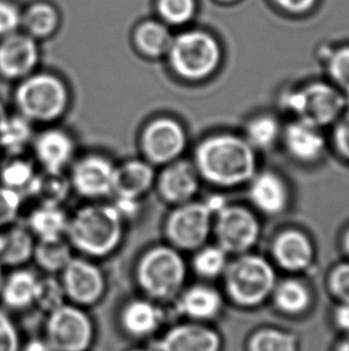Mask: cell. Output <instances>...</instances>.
<instances>
[{
  "label": "cell",
  "mask_w": 349,
  "mask_h": 351,
  "mask_svg": "<svg viewBox=\"0 0 349 351\" xmlns=\"http://www.w3.org/2000/svg\"><path fill=\"white\" fill-rule=\"evenodd\" d=\"M5 275L4 271H3V265L0 264V290H1V287H3V283H4Z\"/></svg>",
  "instance_id": "52"
},
{
  "label": "cell",
  "mask_w": 349,
  "mask_h": 351,
  "mask_svg": "<svg viewBox=\"0 0 349 351\" xmlns=\"http://www.w3.org/2000/svg\"><path fill=\"white\" fill-rule=\"evenodd\" d=\"M94 338V323L79 306L65 304L48 313L46 342L53 350L88 351Z\"/></svg>",
  "instance_id": "10"
},
{
  "label": "cell",
  "mask_w": 349,
  "mask_h": 351,
  "mask_svg": "<svg viewBox=\"0 0 349 351\" xmlns=\"http://www.w3.org/2000/svg\"><path fill=\"white\" fill-rule=\"evenodd\" d=\"M270 251L274 266L289 274L307 272L316 258V250L311 239L297 229H286L276 234Z\"/></svg>",
  "instance_id": "14"
},
{
  "label": "cell",
  "mask_w": 349,
  "mask_h": 351,
  "mask_svg": "<svg viewBox=\"0 0 349 351\" xmlns=\"http://www.w3.org/2000/svg\"><path fill=\"white\" fill-rule=\"evenodd\" d=\"M35 241L28 228L12 226L1 233L0 264L3 266L23 265L33 258Z\"/></svg>",
  "instance_id": "27"
},
{
  "label": "cell",
  "mask_w": 349,
  "mask_h": 351,
  "mask_svg": "<svg viewBox=\"0 0 349 351\" xmlns=\"http://www.w3.org/2000/svg\"><path fill=\"white\" fill-rule=\"evenodd\" d=\"M123 224L113 205H86L68 219L67 241L86 256H107L122 241Z\"/></svg>",
  "instance_id": "2"
},
{
  "label": "cell",
  "mask_w": 349,
  "mask_h": 351,
  "mask_svg": "<svg viewBox=\"0 0 349 351\" xmlns=\"http://www.w3.org/2000/svg\"><path fill=\"white\" fill-rule=\"evenodd\" d=\"M33 258L47 274L62 272L71 261L72 246L65 237L35 242Z\"/></svg>",
  "instance_id": "31"
},
{
  "label": "cell",
  "mask_w": 349,
  "mask_h": 351,
  "mask_svg": "<svg viewBox=\"0 0 349 351\" xmlns=\"http://www.w3.org/2000/svg\"><path fill=\"white\" fill-rule=\"evenodd\" d=\"M172 40L169 29L155 21L142 23L135 33V43L139 51L150 58L168 56Z\"/></svg>",
  "instance_id": "33"
},
{
  "label": "cell",
  "mask_w": 349,
  "mask_h": 351,
  "mask_svg": "<svg viewBox=\"0 0 349 351\" xmlns=\"http://www.w3.org/2000/svg\"><path fill=\"white\" fill-rule=\"evenodd\" d=\"M195 0H158V11L166 23L181 25L193 19Z\"/></svg>",
  "instance_id": "39"
},
{
  "label": "cell",
  "mask_w": 349,
  "mask_h": 351,
  "mask_svg": "<svg viewBox=\"0 0 349 351\" xmlns=\"http://www.w3.org/2000/svg\"><path fill=\"white\" fill-rule=\"evenodd\" d=\"M22 24V14L19 10L9 1L0 0V36L16 33Z\"/></svg>",
  "instance_id": "44"
},
{
  "label": "cell",
  "mask_w": 349,
  "mask_h": 351,
  "mask_svg": "<svg viewBox=\"0 0 349 351\" xmlns=\"http://www.w3.org/2000/svg\"><path fill=\"white\" fill-rule=\"evenodd\" d=\"M174 75L188 82H203L222 64V48L211 34L190 30L174 38L168 52Z\"/></svg>",
  "instance_id": "7"
},
{
  "label": "cell",
  "mask_w": 349,
  "mask_h": 351,
  "mask_svg": "<svg viewBox=\"0 0 349 351\" xmlns=\"http://www.w3.org/2000/svg\"><path fill=\"white\" fill-rule=\"evenodd\" d=\"M60 280L66 299L79 307L97 304L105 291L102 270L83 258H72L62 271Z\"/></svg>",
  "instance_id": "12"
},
{
  "label": "cell",
  "mask_w": 349,
  "mask_h": 351,
  "mask_svg": "<svg viewBox=\"0 0 349 351\" xmlns=\"http://www.w3.org/2000/svg\"><path fill=\"white\" fill-rule=\"evenodd\" d=\"M283 110L292 119L324 128L333 126L348 107V100L337 88L326 82H312L281 96Z\"/></svg>",
  "instance_id": "5"
},
{
  "label": "cell",
  "mask_w": 349,
  "mask_h": 351,
  "mask_svg": "<svg viewBox=\"0 0 349 351\" xmlns=\"http://www.w3.org/2000/svg\"><path fill=\"white\" fill-rule=\"evenodd\" d=\"M23 195L0 185V228L14 223L18 217Z\"/></svg>",
  "instance_id": "41"
},
{
  "label": "cell",
  "mask_w": 349,
  "mask_h": 351,
  "mask_svg": "<svg viewBox=\"0 0 349 351\" xmlns=\"http://www.w3.org/2000/svg\"><path fill=\"white\" fill-rule=\"evenodd\" d=\"M331 83L346 96L349 104V47H342L331 53L326 62Z\"/></svg>",
  "instance_id": "38"
},
{
  "label": "cell",
  "mask_w": 349,
  "mask_h": 351,
  "mask_svg": "<svg viewBox=\"0 0 349 351\" xmlns=\"http://www.w3.org/2000/svg\"><path fill=\"white\" fill-rule=\"evenodd\" d=\"M222 1H225V3H231V1H235V0H222Z\"/></svg>",
  "instance_id": "54"
},
{
  "label": "cell",
  "mask_w": 349,
  "mask_h": 351,
  "mask_svg": "<svg viewBox=\"0 0 349 351\" xmlns=\"http://www.w3.org/2000/svg\"><path fill=\"white\" fill-rule=\"evenodd\" d=\"M341 245H342V250L346 253V256L349 258V227L346 229L345 233L342 235V240H341Z\"/></svg>",
  "instance_id": "49"
},
{
  "label": "cell",
  "mask_w": 349,
  "mask_h": 351,
  "mask_svg": "<svg viewBox=\"0 0 349 351\" xmlns=\"http://www.w3.org/2000/svg\"><path fill=\"white\" fill-rule=\"evenodd\" d=\"M334 323L341 331L349 335V302H339L336 306Z\"/></svg>",
  "instance_id": "47"
},
{
  "label": "cell",
  "mask_w": 349,
  "mask_h": 351,
  "mask_svg": "<svg viewBox=\"0 0 349 351\" xmlns=\"http://www.w3.org/2000/svg\"><path fill=\"white\" fill-rule=\"evenodd\" d=\"M222 278L227 298L244 308L263 304L278 282L273 263L253 252L230 259Z\"/></svg>",
  "instance_id": "3"
},
{
  "label": "cell",
  "mask_w": 349,
  "mask_h": 351,
  "mask_svg": "<svg viewBox=\"0 0 349 351\" xmlns=\"http://www.w3.org/2000/svg\"><path fill=\"white\" fill-rule=\"evenodd\" d=\"M164 314L152 300L135 299L123 306L120 322L123 331L134 338H146L157 332Z\"/></svg>",
  "instance_id": "23"
},
{
  "label": "cell",
  "mask_w": 349,
  "mask_h": 351,
  "mask_svg": "<svg viewBox=\"0 0 349 351\" xmlns=\"http://www.w3.org/2000/svg\"><path fill=\"white\" fill-rule=\"evenodd\" d=\"M249 351H298L297 337L280 328H261L251 336Z\"/></svg>",
  "instance_id": "36"
},
{
  "label": "cell",
  "mask_w": 349,
  "mask_h": 351,
  "mask_svg": "<svg viewBox=\"0 0 349 351\" xmlns=\"http://www.w3.org/2000/svg\"><path fill=\"white\" fill-rule=\"evenodd\" d=\"M331 128V144L336 154L349 163V104L344 114L337 119Z\"/></svg>",
  "instance_id": "42"
},
{
  "label": "cell",
  "mask_w": 349,
  "mask_h": 351,
  "mask_svg": "<svg viewBox=\"0 0 349 351\" xmlns=\"http://www.w3.org/2000/svg\"><path fill=\"white\" fill-rule=\"evenodd\" d=\"M115 198L116 199L113 206L123 221L133 219L138 214L139 199H131V198H122V197H115Z\"/></svg>",
  "instance_id": "45"
},
{
  "label": "cell",
  "mask_w": 349,
  "mask_h": 351,
  "mask_svg": "<svg viewBox=\"0 0 349 351\" xmlns=\"http://www.w3.org/2000/svg\"><path fill=\"white\" fill-rule=\"evenodd\" d=\"M33 123L23 115H9L0 128V147L10 156H21L33 144Z\"/></svg>",
  "instance_id": "30"
},
{
  "label": "cell",
  "mask_w": 349,
  "mask_h": 351,
  "mask_svg": "<svg viewBox=\"0 0 349 351\" xmlns=\"http://www.w3.org/2000/svg\"><path fill=\"white\" fill-rule=\"evenodd\" d=\"M38 62V43L28 34H11L0 41V75L6 80L22 81Z\"/></svg>",
  "instance_id": "18"
},
{
  "label": "cell",
  "mask_w": 349,
  "mask_h": 351,
  "mask_svg": "<svg viewBox=\"0 0 349 351\" xmlns=\"http://www.w3.org/2000/svg\"><path fill=\"white\" fill-rule=\"evenodd\" d=\"M229 263L230 256L222 247L218 246L217 243H206L194 252L192 269L194 274L203 280H218L222 278Z\"/></svg>",
  "instance_id": "32"
},
{
  "label": "cell",
  "mask_w": 349,
  "mask_h": 351,
  "mask_svg": "<svg viewBox=\"0 0 349 351\" xmlns=\"http://www.w3.org/2000/svg\"><path fill=\"white\" fill-rule=\"evenodd\" d=\"M222 337L203 323L188 322L174 325L161 335L155 351H220Z\"/></svg>",
  "instance_id": "19"
},
{
  "label": "cell",
  "mask_w": 349,
  "mask_h": 351,
  "mask_svg": "<svg viewBox=\"0 0 349 351\" xmlns=\"http://www.w3.org/2000/svg\"><path fill=\"white\" fill-rule=\"evenodd\" d=\"M187 133L179 120L169 117L152 119L142 128L140 149L152 166H166L177 161L187 149Z\"/></svg>",
  "instance_id": "11"
},
{
  "label": "cell",
  "mask_w": 349,
  "mask_h": 351,
  "mask_svg": "<svg viewBox=\"0 0 349 351\" xmlns=\"http://www.w3.org/2000/svg\"><path fill=\"white\" fill-rule=\"evenodd\" d=\"M36 171L31 162L22 157L11 156L0 168V185L16 191L21 195H27L33 184Z\"/></svg>",
  "instance_id": "35"
},
{
  "label": "cell",
  "mask_w": 349,
  "mask_h": 351,
  "mask_svg": "<svg viewBox=\"0 0 349 351\" xmlns=\"http://www.w3.org/2000/svg\"><path fill=\"white\" fill-rule=\"evenodd\" d=\"M213 219L214 211L207 200L177 205L166 219V239L179 251L195 252L212 235Z\"/></svg>",
  "instance_id": "9"
},
{
  "label": "cell",
  "mask_w": 349,
  "mask_h": 351,
  "mask_svg": "<svg viewBox=\"0 0 349 351\" xmlns=\"http://www.w3.org/2000/svg\"><path fill=\"white\" fill-rule=\"evenodd\" d=\"M18 328L9 314L0 311V351H21Z\"/></svg>",
  "instance_id": "43"
},
{
  "label": "cell",
  "mask_w": 349,
  "mask_h": 351,
  "mask_svg": "<svg viewBox=\"0 0 349 351\" xmlns=\"http://www.w3.org/2000/svg\"><path fill=\"white\" fill-rule=\"evenodd\" d=\"M70 179L64 171H43L36 173L27 195L38 202V205L62 206L71 191Z\"/></svg>",
  "instance_id": "26"
},
{
  "label": "cell",
  "mask_w": 349,
  "mask_h": 351,
  "mask_svg": "<svg viewBox=\"0 0 349 351\" xmlns=\"http://www.w3.org/2000/svg\"><path fill=\"white\" fill-rule=\"evenodd\" d=\"M200 182L201 178L193 161L179 158L164 166L155 184L161 199L177 206L194 200L200 190Z\"/></svg>",
  "instance_id": "16"
},
{
  "label": "cell",
  "mask_w": 349,
  "mask_h": 351,
  "mask_svg": "<svg viewBox=\"0 0 349 351\" xmlns=\"http://www.w3.org/2000/svg\"><path fill=\"white\" fill-rule=\"evenodd\" d=\"M33 149L43 171H64L71 163L76 144L73 138L60 128H48L34 137Z\"/></svg>",
  "instance_id": "21"
},
{
  "label": "cell",
  "mask_w": 349,
  "mask_h": 351,
  "mask_svg": "<svg viewBox=\"0 0 349 351\" xmlns=\"http://www.w3.org/2000/svg\"><path fill=\"white\" fill-rule=\"evenodd\" d=\"M68 219L62 206L38 205L29 215L28 229L38 240L65 237Z\"/></svg>",
  "instance_id": "28"
},
{
  "label": "cell",
  "mask_w": 349,
  "mask_h": 351,
  "mask_svg": "<svg viewBox=\"0 0 349 351\" xmlns=\"http://www.w3.org/2000/svg\"><path fill=\"white\" fill-rule=\"evenodd\" d=\"M66 300L62 280H57L54 276H44L42 278H38L35 298V304L38 306V308L51 313L54 309L65 304Z\"/></svg>",
  "instance_id": "37"
},
{
  "label": "cell",
  "mask_w": 349,
  "mask_h": 351,
  "mask_svg": "<svg viewBox=\"0 0 349 351\" xmlns=\"http://www.w3.org/2000/svg\"><path fill=\"white\" fill-rule=\"evenodd\" d=\"M335 351H349V335H346V337L337 344Z\"/></svg>",
  "instance_id": "50"
},
{
  "label": "cell",
  "mask_w": 349,
  "mask_h": 351,
  "mask_svg": "<svg viewBox=\"0 0 349 351\" xmlns=\"http://www.w3.org/2000/svg\"><path fill=\"white\" fill-rule=\"evenodd\" d=\"M283 128V123L275 115L260 113L246 121L243 137L256 152H267L280 143Z\"/></svg>",
  "instance_id": "29"
},
{
  "label": "cell",
  "mask_w": 349,
  "mask_h": 351,
  "mask_svg": "<svg viewBox=\"0 0 349 351\" xmlns=\"http://www.w3.org/2000/svg\"><path fill=\"white\" fill-rule=\"evenodd\" d=\"M19 114L31 123H52L65 114L70 94L66 84L51 73L29 75L14 93Z\"/></svg>",
  "instance_id": "6"
},
{
  "label": "cell",
  "mask_w": 349,
  "mask_h": 351,
  "mask_svg": "<svg viewBox=\"0 0 349 351\" xmlns=\"http://www.w3.org/2000/svg\"><path fill=\"white\" fill-rule=\"evenodd\" d=\"M131 351H155L151 350V349H133V350Z\"/></svg>",
  "instance_id": "53"
},
{
  "label": "cell",
  "mask_w": 349,
  "mask_h": 351,
  "mask_svg": "<svg viewBox=\"0 0 349 351\" xmlns=\"http://www.w3.org/2000/svg\"><path fill=\"white\" fill-rule=\"evenodd\" d=\"M246 186L251 205L260 214L280 216L289 206V187L275 171H259Z\"/></svg>",
  "instance_id": "17"
},
{
  "label": "cell",
  "mask_w": 349,
  "mask_h": 351,
  "mask_svg": "<svg viewBox=\"0 0 349 351\" xmlns=\"http://www.w3.org/2000/svg\"><path fill=\"white\" fill-rule=\"evenodd\" d=\"M174 301L176 312L189 322L196 323H206L217 318L224 307L222 293L206 283L182 290Z\"/></svg>",
  "instance_id": "20"
},
{
  "label": "cell",
  "mask_w": 349,
  "mask_h": 351,
  "mask_svg": "<svg viewBox=\"0 0 349 351\" xmlns=\"http://www.w3.org/2000/svg\"><path fill=\"white\" fill-rule=\"evenodd\" d=\"M275 308L288 315L305 313L311 306V290L307 283L296 277L278 280L270 296Z\"/></svg>",
  "instance_id": "25"
},
{
  "label": "cell",
  "mask_w": 349,
  "mask_h": 351,
  "mask_svg": "<svg viewBox=\"0 0 349 351\" xmlns=\"http://www.w3.org/2000/svg\"><path fill=\"white\" fill-rule=\"evenodd\" d=\"M212 235L229 256L244 254L251 252L260 240V219L254 210L225 203L214 214Z\"/></svg>",
  "instance_id": "8"
},
{
  "label": "cell",
  "mask_w": 349,
  "mask_h": 351,
  "mask_svg": "<svg viewBox=\"0 0 349 351\" xmlns=\"http://www.w3.org/2000/svg\"><path fill=\"white\" fill-rule=\"evenodd\" d=\"M9 114H8V112H6V108H5V106L0 102V128H1V125L4 123L5 120L8 119Z\"/></svg>",
  "instance_id": "51"
},
{
  "label": "cell",
  "mask_w": 349,
  "mask_h": 351,
  "mask_svg": "<svg viewBox=\"0 0 349 351\" xmlns=\"http://www.w3.org/2000/svg\"><path fill=\"white\" fill-rule=\"evenodd\" d=\"M115 166L107 157L88 155L73 165L68 178L71 187L81 197L99 199L113 195Z\"/></svg>",
  "instance_id": "13"
},
{
  "label": "cell",
  "mask_w": 349,
  "mask_h": 351,
  "mask_svg": "<svg viewBox=\"0 0 349 351\" xmlns=\"http://www.w3.org/2000/svg\"><path fill=\"white\" fill-rule=\"evenodd\" d=\"M280 143L288 156L302 165L317 163L326 150L323 128L298 119L283 126Z\"/></svg>",
  "instance_id": "15"
},
{
  "label": "cell",
  "mask_w": 349,
  "mask_h": 351,
  "mask_svg": "<svg viewBox=\"0 0 349 351\" xmlns=\"http://www.w3.org/2000/svg\"><path fill=\"white\" fill-rule=\"evenodd\" d=\"M326 285L337 302H349V261L339 263L331 269Z\"/></svg>",
  "instance_id": "40"
},
{
  "label": "cell",
  "mask_w": 349,
  "mask_h": 351,
  "mask_svg": "<svg viewBox=\"0 0 349 351\" xmlns=\"http://www.w3.org/2000/svg\"><path fill=\"white\" fill-rule=\"evenodd\" d=\"M317 0H275L281 9L291 14H305L315 6Z\"/></svg>",
  "instance_id": "46"
},
{
  "label": "cell",
  "mask_w": 349,
  "mask_h": 351,
  "mask_svg": "<svg viewBox=\"0 0 349 351\" xmlns=\"http://www.w3.org/2000/svg\"><path fill=\"white\" fill-rule=\"evenodd\" d=\"M194 166L201 180L219 189L248 185L259 171L257 152L246 138L233 133H218L198 143Z\"/></svg>",
  "instance_id": "1"
},
{
  "label": "cell",
  "mask_w": 349,
  "mask_h": 351,
  "mask_svg": "<svg viewBox=\"0 0 349 351\" xmlns=\"http://www.w3.org/2000/svg\"><path fill=\"white\" fill-rule=\"evenodd\" d=\"M38 277L35 272L25 269L14 270L5 276L0 290L3 304L14 311H23L35 304Z\"/></svg>",
  "instance_id": "24"
},
{
  "label": "cell",
  "mask_w": 349,
  "mask_h": 351,
  "mask_svg": "<svg viewBox=\"0 0 349 351\" xmlns=\"http://www.w3.org/2000/svg\"><path fill=\"white\" fill-rule=\"evenodd\" d=\"M59 24L57 10L48 3L31 5L22 14V25L31 38H47L55 32Z\"/></svg>",
  "instance_id": "34"
},
{
  "label": "cell",
  "mask_w": 349,
  "mask_h": 351,
  "mask_svg": "<svg viewBox=\"0 0 349 351\" xmlns=\"http://www.w3.org/2000/svg\"><path fill=\"white\" fill-rule=\"evenodd\" d=\"M137 282L148 299L155 302L174 300L183 290L187 265L174 247L155 246L138 261Z\"/></svg>",
  "instance_id": "4"
},
{
  "label": "cell",
  "mask_w": 349,
  "mask_h": 351,
  "mask_svg": "<svg viewBox=\"0 0 349 351\" xmlns=\"http://www.w3.org/2000/svg\"><path fill=\"white\" fill-rule=\"evenodd\" d=\"M156 182V173L151 163L131 160L115 166L113 195L115 197L140 199Z\"/></svg>",
  "instance_id": "22"
},
{
  "label": "cell",
  "mask_w": 349,
  "mask_h": 351,
  "mask_svg": "<svg viewBox=\"0 0 349 351\" xmlns=\"http://www.w3.org/2000/svg\"><path fill=\"white\" fill-rule=\"evenodd\" d=\"M21 351H54L52 347L46 342V339H31L27 343Z\"/></svg>",
  "instance_id": "48"
},
{
  "label": "cell",
  "mask_w": 349,
  "mask_h": 351,
  "mask_svg": "<svg viewBox=\"0 0 349 351\" xmlns=\"http://www.w3.org/2000/svg\"><path fill=\"white\" fill-rule=\"evenodd\" d=\"M0 240H1V232H0Z\"/></svg>",
  "instance_id": "55"
}]
</instances>
